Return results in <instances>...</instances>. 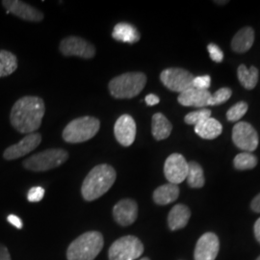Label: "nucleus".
<instances>
[{
	"label": "nucleus",
	"mask_w": 260,
	"mask_h": 260,
	"mask_svg": "<svg viewBox=\"0 0 260 260\" xmlns=\"http://www.w3.org/2000/svg\"><path fill=\"white\" fill-rule=\"evenodd\" d=\"M45 112L43 99L36 95H25L14 104L10 113V122L20 133H35L41 127Z\"/></svg>",
	"instance_id": "1"
},
{
	"label": "nucleus",
	"mask_w": 260,
	"mask_h": 260,
	"mask_svg": "<svg viewBox=\"0 0 260 260\" xmlns=\"http://www.w3.org/2000/svg\"><path fill=\"white\" fill-rule=\"evenodd\" d=\"M117 173L108 164H101L92 169L84 179L81 194L85 201L93 202L109 191L116 181Z\"/></svg>",
	"instance_id": "2"
},
{
	"label": "nucleus",
	"mask_w": 260,
	"mask_h": 260,
	"mask_svg": "<svg viewBox=\"0 0 260 260\" xmlns=\"http://www.w3.org/2000/svg\"><path fill=\"white\" fill-rule=\"evenodd\" d=\"M103 234L89 232L77 237L68 248V260H93L103 248Z\"/></svg>",
	"instance_id": "3"
},
{
	"label": "nucleus",
	"mask_w": 260,
	"mask_h": 260,
	"mask_svg": "<svg viewBox=\"0 0 260 260\" xmlns=\"http://www.w3.org/2000/svg\"><path fill=\"white\" fill-rule=\"evenodd\" d=\"M147 84L143 73H125L116 76L108 85L109 92L117 100H127L138 95Z\"/></svg>",
	"instance_id": "4"
},
{
	"label": "nucleus",
	"mask_w": 260,
	"mask_h": 260,
	"mask_svg": "<svg viewBox=\"0 0 260 260\" xmlns=\"http://www.w3.org/2000/svg\"><path fill=\"white\" fill-rule=\"evenodd\" d=\"M100 127L101 121L99 119L90 116L80 117L68 123L62 136L67 143H83L94 137Z\"/></svg>",
	"instance_id": "5"
},
{
	"label": "nucleus",
	"mask_w": 260,
	"mask_h": 260,
	"mask_svg": "<svg viewBox=\"0 0 260 260\" xmlns=\"http://www.w3.org/2000/svg\"><path fill=\"white\" fill-rule=\"evenodd\" d=\"M69 158L65 149H50L36 153L23 161V167L32 172H46L60 167Z\"/></svg>",
	"instance_id": "6"
},
{
	"label": "nucleus",
	"mask_w": 260,
	"mask_h": 260,
	"mask_svg": "<svg viewBox=\"0 0 260 260\" xmlns=\"http://www.w3.org/2000/svg\"><path fill=\"white\" fill-rule=\"evenodd\" d=\"M144 252V245L139 238L127 235L114 242L108 251L109 260H135Z\"/></svg>",
	"instance_id": "7"
},
{
	"label": "nucleus",
	"mask_w": 260,
	"mask_h": 260,
	"mask_svg": "<svg viewBox=\"0 0 260 260\" xmlns=\"http://www.w3.org/2000/svg\"><path fill=\"white\" fill-rule=\"evenodd\" d=\"M195 76L190 72L179 68H170L164 70L160 75V80L169 90L182 93L193 87Z\"/></svg>",
	"instance_id": "8"
},
{
	"label": "nucleus",
	"mask_w": 260,
	"mask_h": 260,
	"mask_svg": "<svg viewBox=\"0 0 260 260\" xmlns=\"http://www.w3.org/2000/svg\"><path fill=\"white\" fill-rule=\"evenodd\" d=\"M233 143L237 148L251 152L258 146V135L256 130L249 122L238 121L233 129Z\"/></svg>",
	"instance_id": "9"
},
{
	"label": "nucleus",
	"mask_w": 260,
	"mask_h": 260,
	"mask_svg": "<svg viewBox=\"0 0 260 260\" xmlns=\"http://www.w3.org/2000/svg\"><path fill=\"white\" fill-rule=\"evenodd\" d=\"M60 52L64 56H77L83 59H92L95 55V47L83 38L71 36L62 40L59 46Z\"/></svg>",
	"instance_id": "10"
},
{
	"label": "nucleus",
	"mask_w": 260,
	"mask_h": 260,
	"mask_svg": "<svg viewBox=\"0 0 260 260\" xmlns=\"http://www.w3.org/2000/svg\"><path fill=\"white\" fill-rule=\"evenodd\" d=\"M188 168V162L183 155L173 153L165 161L164 174L170 183L177 185L185 180Z\"/></svg>",
	"instance_id": "11"
},
{
	"label": "nucleus",
	"mask_w": 260,
	"mask_h": 260,
	"mask_svg": "<svg viewBox=\"0 0 260 260\" xmlns=\"http://www.w3.org/2000/svg\"><path fill=\"white\" fill-rule=\"evenodd\" d=\"M3 7L7 11V14H12L19 19L31 21L40 22L44 19V14L40 10L19 0H4L2 1Z\"/></svg>",
	"instance_id": "12"
},
{
	"label": "nucleus",
	"mask_w": 260,
	"mask_h": 260,
	"mask_svg": "<svg viewBox=\"0 0 260 260\" xmlns=\"http://www.w3.org/2000/svg\"><path fill=\"white\" fill-rule=\"evenodd\" d=\"M42 142V135L40 133H31L27 134L24 138L19 141V143L10 146L9 148L4 150L3 157L6 160H15L22 157L29 152L37 149Z\"/></svg>",
	"instance_id": "13"
},
{
	"label": "nucleus",
	"mask_w": 260,
	"mask_h": 260,
	"mask_svg": "<svg viewBox=\"0 0 260 260\" xmlns=\"http://www.w3.org/2000/svg\"><path fill=\"white\" fill-rule=\"evenodd\" d=\"M116 140L123 147L131 146L136 138V122L127 114H123L117 120L114 125Z\"/></svg>",
	"instance_id": "14"
},
{
	"label": "nucleus",
	"mask_w": 260,
	"mask_h": 260,
	"mask_svg": "<svg viewBox=\"0 0 260 260\" xmlns=\"http://www.w3.org/2000/svg\"><path fill=\"white\" fill-rule=\"evenodd\" d=\"M220 250V241L216 234L206 233L201 236L196 245L195 260H215Z\"/></svg>",
	"instance_id": "15"
},
{
	"label": "nucleus",
	"mask_w": 260,
	"mask_h": 260,
	"mask_svg": "<svg viewBox=\"0 0 260 260\" xmlns=\"http://www.w3.org/2000/svg\"><path fill=\"white\" fill-rule=\"evenodd\" d=\"M138 216V205L131 199H123L117 203L113 208L115 221L122 226H127L134 223Z\"/></svg>",
	"instance_id": "16"
},
{
	"label": "nucleus",
	"mask_w": 260,
	"mask_h": 260,
	"mask_svg": "<svg viewBox=\"0 0 260 260\" xmlns=\"http://www.w3.org/2000/svg\"><path fill=\"white\" fill-rule=\"evenodd\" d=\"M211 93L208 90H199L194 87L187 89L184 92L179 93L177 101L183 106L193 107H205L208 105Z\"/></svg>",
	"instance_id": "17"
},
{
	"label": "nucleus",
	"mask_w": 260,
	"mask_h": 260,
	"mask_svg": "<svg viewBox=\"0 0 260 260\" xmlns=\"http://www.w3.org/2000/svg\"><path fill=\"white\" fill-rule=\"evenodd\" d=\"M191 217L190 209L184 205H175L168 216V224L171 231H178L185 228Z\"/></svg>",
	"instance_id": "18"
},
{
	"label": "nucleus",
	"mask_w": 260,
	"mask_h": 260,
	"mask_svg": "<svg viewBox=\"0 0 260 260\" xmlns=\"http://www.w3.org/2000/svg\"><path fill=\"white\" fill-rule=\"evenodd\" d=\"M112 37L118 42L134 44L139 41L141 35L134 25L127 22H120L113 29Z\"/></svg>",
	"instance_id": "19"
},
{
	"label": "nucleus",
	"mask_w": 260,
	"mask_h": 260,
	"mask_svg": "<svg viewBox=\"0 0 260 260\" xmlns=\"http://www.w3.org/2000/svg\"><path fill=\"white\" fill-rule=\"evenodd\" d=\"M223 126L220 121L213 118H208L195 125V132L203 139L213 140L221 135Z\"/></svg>",
	"instance_id": "20"
},
{
	"label": "nucleus",
	"mask_w": 260,
	"mask_h": 260,
	"mask_svg": "<svg viewBox=\"0 0 260 260\" xmlns=\"http://www.w3.org/2000/svg\"><path fill=\"white\" fill-rule=\"evenodd\" d=\"M254 42V31L251 27L242 28L236 33L232 42V47L235 52L244 53L248 51Z\"/></svg>",
	"instance_id": "21"
},
{
	"label": "nucleus",
	"mask_w": 260,
	"mask_h": 260,
	"mask_svg": "<svg viewBox=\"0 0 260 260\" xmlns=\"http://www.w3.org/2000/svg\"><path fill=\"white\" fill-rule=\"evenodd\" d=\"M179 196V188L176 184L167 183L160 186L153 192V201L156 205H167L176 202Z\"/></svg>",
	"instance_id": "22"
},
{
	"label": "nucleus",
	"mask_w": 260,
	"mask_h": 260,
	"mask_svg": "<svg viewBox=\"0 0 260 260\" xmlns=\"http://www.w3.org/2000/svg\"><path fill=\"white\" fill-rule=\"evenodd\" d=\"M173 130V125L167 118L161 114L156 113L152 116L151 120V132L154 139L157 141L167 139L171 135Z\"/></svg>",
	"instance_id": "23"
},
{
	"label": "nucleus",
	"mask_w": 260,
	"mask_h": 260,
	"mask_svg": "<svg viewBox=\"0 0 260 260\" xmlns=\"http://www.w3.org/2000/svg\"><path fill=\"white\" fill-rule=\"evenodd\" d=\"M237 75L242 86L248 90L253 89L258 81V70L255 67L248 69L245 65L239 66Z\"/></svg>",
	"instance_id": "24"
},
{
	"label": "nucleus",
	"mask_w": 260,
	"mask_h": 260,
	"mask_svg": "<svg viewBox=\"0 0 260 260\" xmlns=\"http://www.w3.org/2000/svg\"><path fill=\"white\" fill-rule=\"evenodd\" d=\"M188 174H187V183L191 188H202L205 185V179L204 170L197 162L188 163Z\"/></svg>",
	"instance_id": "25"
},
{
	"label": "nucleus",
	"mask_w": 260,
	"mask_h": 260,
	"mask_svg": "<svg viewBox=\"0 0 260 260\" xmlns=\"http://www.w3.org/2000/svg\"><path fill=\"white\" fill-rule=\"evenodd\" d=\"M18 69V58L8 50H0V77L12 75Z\"/></svg>",
	"instance_id": "26"
},
{
	"label": "nucleus",
	"mask_w": 260,
	"mask_h": 260,
	"mask_svg": "<svg viewBox=\"0 0 260 260\" xmlns=\"http://www.w3.org/2000/svg\"><path fill=\"white\" fill-rule=\"evenodd\" d=\"M234 167L237 170H251L257 165V158L251 152H241L237 154L233 160Z\"/></svg>",
	"instance_id": "27"
},
{
	"label": "nucleus",
	"mask_w": 260,
	"mask_h": 260,
	"mask_svg": "<svg viewBox=\"0 0 260 260\" xmlns=\"http://www.w3.org/2000/svg\"><path fill=\"white\" fill-rule=\"evenodd\" d=\"M248 111V104L246 103H238L226 113V118L231 121H238L242 119Z\"/></svg>",
	"instance_id": "28"
},
{
	"label": "nucleus",
	"mask_w": 260,
	"mask_h": 260,
	"mask_svg": "<svg viewBox=\"0 0 260 260\" xmlns=\"http://www.w3.org/2000/svg\"><path fill=\"white\" fill-rule=\"evenodd\" d=\"M208 118H211V111L209 109H202L199 111H194L187 114L184 118L187 124L196 125L201 121H205Z\"/></svg>",
	"instance_id": "29"
},
{
	"label": "nucleus",
	"mask_w": 260,
	"mask_h": 260,
	"mask_svg": "<svg viewBox=\"0 0 260 260\" xmlns=\"http://www.w3.org/2000/svg\"><path fill=\"white\" fill-rule=\"evenodd\" d=\"M232 90L229 88H221L213 94H211L208 105H219L228 102L232 96Z\"/></svg>",
	"instance_id": "30"
},
{
	"label": "nucleus",
	"mask_w": 260,
	"mask_h": 260,
	"mask_svg": "<svg viewBox=\"0 0 260 260\" xmlns=\"http://www.w3.org/2000/svg\"><path fill=\"white\" fill-rule=\"evenodd\" d=\"M45 196V189L43 187H32L27 194V200L30 203H39Z\"/></svg>",
	"instance_id": "31"
},
{
	"label": "nucleus",
	"mask_w": 260,
	"mask_h": 260,
	"mask_svg": "<svg viewBox=\"0 0 260 260\" xmlns=\"http://www.w3.org/2000/svg\"><path fill=\"white\" fill-rule=\"evenodd\" d=\"M211 85V78L209 75H202L195 77L193 80V87L199 90H207Z\"/></svg>",
	"instance_id": "32"
},
{
	"label": "nucleus",
	"mask_w": 260,
	"mask_h": 260,
	"mask_svg": "<svg viewBox=\"0 0 260 260\" xmlns=\"http://www.w3.org/2000/svg\"><path fill=\"white\" fill-rule=\"evenodd\" d=\"M207 49H208L209 55H210V58L212 59V61L216 62V63H221L223 61V51L217 45L209 44L208 47H207Z\"/></svg>",
	"instance_id": "33"
},
{
	"label": "nucleus",
	"mask_w": 260,
	"mask_h": 260,
	"mask_svg": "<svg viewBox=\"0 0 260 260\" xmlns=\"http://www.w3.org/2000/svg\"><path fill=\"white\" fill-rule=\"evenodd\" d=\"M7 221L9 222L11 224H13L14 226H16L17 229H22V226H23V223H22V221H21V219L18 217V216H16V215H14V214H11L9 215L8 217H7Z\"/></svg>",
	"instance_id": "34"
},
{
	"label": "nucleus",
	"mask_w": 260,
	"mask_h": 260,
	"mask_svg": "<svg viewBox=\"0 0 260 260\" xmlns=\"http://www.w3.org/2000/svg\"><path fill=\"white\" fill-rule=\"evenodd\" d=\"M145 102L149 105V106H153V105H156L160 102V99L158 98L156 94L154 93H149L146 99H145Z\"/></svg>",
	"instance_id": "35"
},
{
	"label": "nucleus",
	"mask_w": 260,
	"mask_h": 260,
	"mask_svg": "<svg viewBox=\"0 0 260 260\" xmlns=\"http://www.w3.org/2000/svg\"><path fill=\"white\" fill-rule=\"evenodd\" d=\"M0 260H12L8 249L2 244H0Z\"/></svg>",
	"instance_id": "36"
},
{
	"label": "nucleus",
	"mask_w": 260,
	"mask_h": 260,
	"mask_svg": "<svg viewBox=\"0 0 260 260\" xmlns=\"http://www.w3.org/2000/svg\"><path fill=\"white\" fill-rule=\"evenodd\" d=\"M251 209L256 212V213H260V194L256 196L251 204Z\"/></svg>",
	"instance_id": "37"
},
{
	"label": "nucleus",
	"mask_w": 260,
	"mask_h": 260,
	"mask_svg": "<svg viewBox=\"0 0 260 260\" xmlns=\"http://www.w3.org/2000/svg\"><path fill=\"white\" fill-rule=\"evenodd\" d=\"M253 231H254L255 238H256V240H257L260 244V218L259 219H257V221L254 223V229H253Z\"/></svg>",
	"instance_id": "38"
},
{
	"label": "nucleus",
	"mask_w": 260,
	"mask_h": 260,
	"mask_svg": "<svg viewBox=\"0 0 260 260\" xmlns=\"http://www.w3.org/2000/svg\"><path fill=\"white\" fill-rule=\"evenodd\" d=\"M140 260H149V258H148V257H143V258H142V259H140Z\"/></svg>",
	"instance_id": "39"
},
{
	"label": "nucleus",
	"mask_w": 260,
	"mask_h": 260,
	"mask_svg": "<svg viewBox=\"0 0 260 260\" xmlns=\"http://www.w3.org/2000/svg\"><path fill=\"white\" fill-rule=\"evenodd\" d=\"M256 260H260V255L257 257V258H256Z\"/></svg>",
	"instance_id": "40"
}]
</instances>
